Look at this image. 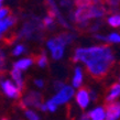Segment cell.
I'll return each mask as SVG.
<instances>
[{
	"mask_svg": "<svg viewBox=\"0 0 120 120\" xmlns=\"http://www.w3.org/2000/svg\"><path fill=\"white\" fill-rule=\"evenodd\" d=\"M113 61H115V58H113L112 52L94 58L86 64L88 73L90 74L95 79H101L109 72L110 67L113 64Z\"/></svg>",
	"mask_w": 120,
	"mask_h": 120,
	"instance_id": "cell-1",
	"label": "cell"
},
{
	"mask_svg": "<svg viewBox=\"0 0 120 120\" xmlns=\"http://www.w3.org/2000/svg\"><path fill=\"white\" fill-rule=\"evenodd\" d=\"M111 50L108 45H97V46H91L87 49H83V47H78L75 50V55L73 57L74 62H80L87 64L90 62L91 60L96 57H99L101 55H106L110 53Z\"/></svg>",
	"mask_w": 120,
	"mask_h": 120,
	"instance_id": "cell-2",
	"label": "cell"
},
{
	"mask_svg": "<svg viewBox=\"0 0 120 120\" xmlns=\"http://www.w3.org/2000/svg\"><path fill=\"white\" fill-rule=\"evenodd\" d=\"M41 29H42V26H41L39 19L30 20V21L24 23L21 32L19 34V38H21V39H30V38H32L33 33L37 32V31H39Z\"/></svg>",
	"mask_w": 120,
	"mask_h": 120,
	"instance_id": "cell-3",
	"label": "cell"
},
{
	"mask_svg": "<svg viewBox=\"0 0 120 120\" xmlns=\"http://www.w3.org/2000/svg\"><path fill=\"white\" fill-rule=\"evenodd\" d=\"M73 95H74L73 88L69 87V86H65V87H63L62 89L60 90V93H58L57 95H55L52 100H53L56 105H62V104H65Z\"/></svg>",
	"mask_w": 120,
	"mask_h": 120,
	"instance_id": "cell-4",
	"label": "cell"
},
{
	"mask_svg": "<svg viewBox=\"0 0 120 120\" xmlns=\"http://www.w3.org/2000/svg\"><path fill=\"white\" fill-rule=\"evenodd\" d=\"M1 87H2V90L4 91V94L7 95L8 97H10V98H19V97H21V90L15 87L10 80L1 82Z\"/></svg>",
	"mask_w": 120,
	"mask_h": 120,
	"instance_id": "cell-5",
	"label": "cell"
},
{
	"mask_svg": "<svg viewBox=\"0 0 120 120\" xmlns=\"http://www.w3.org/2000/svg\"><path fill=\"white\" fill-rule=\"evenodd\" d=\"M42 101H43V96L38 91H31L26 98L23 99V102L26 106H32V107H35L38 109L42 105Z\"/></svg>",
	"mask_w": 120,
	"mask_h": 120,
	"instance_id": "cell-6",
	"label": "cell"
},
{
	"mask_svg": "<svg viewBox=\"0 0 120 120\" xmlns=\"http://www.w3.org/2000/svg\"><path fill=\"white\" fill-rule=\"evenodd\" d=\"M120 117V101L112 102L106 106V119L115 120Z\"/></svg>",
	"mask_w": 120,
	"mask_h": 120,
	"instance_id": "cell-7",
	"label": "cell"
},
{
	"mask_svg": "<svg viewBox=\"0 0 120 120\" xmlns=\"http://www.w3.org/2000/svg\"><path fill=\"white\" fill-rule=\"evenodd\" d=\"M89 91H90L89 89L83 87L80 88L76 95V101L82 109H85L89 104V94H90Z\"/></svg>",
	"mask_w": 120,
	"mask_h": 120,
	"instance_id": "cell-8",
	"label": "cell"
},
{
	"mask_svg": "<svg viewBox=\"0 0 120 120\" xmlns=\"http://www.w3.org/2000/svg\"><path fill=\"white\" fill-rule=\"evenodd\" d=\"M11 76H12V78H13L15 82L17 83V86H18L19 89H20V90H23V88H24V83H23V80H22L20 68L13 66V69L11 71Z\"/></svg>",
	"mask_w": 120,
	"mask_h": 120,
	"instance_id": "cell-9",
	"label": "cell"
},
{
	"mask_svg": "<svg viewBox=\"0 0 120 120\" xmlns=\"http://www.w3.org/2000/svg\"><path fill=\"white\" fill-rule=\"evenodd\" d=\"M15 23V18L12 17V15L6 18L4 20H0V35L7 30L9 26H13Z\"/></svg>",
	"mask_w": 120,
	"mask_h": 120,
	"instance_id": "cell-10",
	"label": "cell"
},
{
	"mask_svg": "<svg viewBox=\"0 0 120 120\" xmlns=\"http://www.w3.org/2000/svg\"><path fill=\"white\" fill-rule=\"evenodd\" d=\"M88 116L90 119H94V120H102L106 118V115H105V110L104 108L101 107H98L96 108L95 110H91L88 112Z\"/></svg>",
	"mask_w": 120,
	"mask_h": 120,
	"instance_id": "cell-11",
	"label": "cell"
},
{
	"mask_svg": "<svg viewBox=\"0 0 120 120\" xmlns=\"http://www.w3.org/2000/svg\"><path fill=\"white\" fill-rule=\"evenodd\" d=\"M101 0H75V6L77 8H87L91 6H96V4H100Z\"/></svg>",
	"mask_w": 120,
	"mask_h": 120,
	"instance_id": "cell-12",
	"label": "cell"
},
{
	"mask_svg": "<svg viewBox=\"0 0 120 120\" xmlns=\"http://www.w3.org/2000/svg\"><path fill=\"white\" fill-rule=\"evenodd\" d=\"M119 96H120V84H113L111 88H110V94L108 95L106 100L108 102H111Z\"/></svg>",
	"mask_w": 120,
	"mask_h": 120,
	"instance_id": "cell-13",
	"label": "cell"
},
{
	"mask_svg": "<svg viewBox=\"0 0 120 120\" xmlns=\"http://www.w3.org/2000/svg\"><path fill=\"white\" fill-rule=\"evenodd\" d=\"M83 82V75H82V68L76 67L75 68V76L73 78V85L74 87H79Z\"/></svg>",
	"mask_w": 120,
	"mask_h": 120,
	"instance_id": "cell-14",
	"label": "cell"
},
{
	"mask_svg": "<svg viewBox=\"0 0 120 120\" xmlns=\"http://www.w3.org/2000/svg\"><path fill=\"white\" fill-rule=\"evenodd\" d=\"M31 64H32V60L24 58V60H20L19 62L15 63L13 66H15V67H18V68H20V69H26Z\"/></svg>",
	"mask_w": 120,
	"mask_h": 120,
	"instance_id": "cell-15",
	"label": "cell"
},
{
	"mask_svg": "<svg viewBox=\"0 0 120 120\" xmlns=\"http://www.w3.org/2000/svg\"><path fill=\"white\" fill-rule=\"evenodd\" d=\"M52 56L54 60H60L63 56V52H64V46H56L52 49Z\"/></svg>",
	"mask_w": 120,
	"mask_h": 120,
	"instance_id": "cell-16",
	"label": "cell"
},
{
	"mask_svg": "<svg viewBox=\"0 0 120 120\" xmlns=\"http://www.w3.org/2000/svg\"><path fill=\"white\" fill-rule=\"evenodd\" d=\"M108 23L113 28L120 26V15H115L108 19Z\"/></svg>",
	"mask_w": 120,
	"mask_h": 120,
	"instance_id": "cell-17",
	"label": "cell"
},
{
	"mask_svg": "<svg viewBox=\"0 0 120 120\" xmlns=\"http://www.w3.org/2000/svg\"><path fill=\"white\" fill-rule=\"evenodd\" d=\"M37 64L40 67H44V66H46L47 64V57L45 56V54H42V55H39L37 57Z\"/></svg>",
	"mask_w": 120,
	"mask_h": 120,
	"instance_id": "cell-18",
	"label": "cell"
},
{
	"mask_svg": "<svg viewBox=\"0 0 120 120\" xmlns=\"http://www.w3.org/2000/svg\"><path fill=\"white\" fill-rule=\"evenodd\" d=\"M6 72V57H4V52L0 49V74Z\"/></svg>",
	"mask_w": 120,
	"mask_h": 120,
	"instance_id": "cell-19",
	"label": "cell"
},
{
	"mask_svg": "<svg viewBox=\"0 0 120 120\" xmlns=\"http://www.w3.org/2000/svg\"><path fill=\"white\" fill-rule=\"evenodd\" d=\"M53 24H54V18H52L50 15L43 20V26H45V28L52 29V28H53Z\"/></svg>",
	"mask_w": 120,
	"mask_h": 120,
	"instance_id": "cell-20",
	"label": "cell"
},
{
	"mask_svg": "<svg viewBox=\"0 0 120 120\" xmlns=\"http://www.w3.org/2000/svg\"><path fill=\"white\" fill-rule=\"evenodd\" d=\"M108 38H109V42H112V43H119L120 42V35L117 33H111Z\"/></svg>",
	"mask_w": 120,
	"mask_h": 120,
	"instance_id": "cell-21",
	"label": "cell"
},
{
	"mask_svg": "<svg viewBox=\"0 0 120 120\" xmlns=\"http://www.w3.org/2000/svg\"><path fill=\"white\" fill-rule=\"evenodd\" d=\"M46 106H47V110H50V111H52V112H54L55 110H56V104H55L53 100H49L47 101V104H46Z\"/></svg>",
	"mask_w": 120,
	"mask_h": 120,
	"instance_id": "cell-22",
	"label": "cell"
},
{
	"mask_svg": "<svg viewBox=\"0 0 120 120\" xmlns=\"http://www.w3.org/2000/svg\"><path fill=\"white\" fill-rule=\"evenodd\" d=\"M105 2H107L111 8H118L120 6V0H105Z\"/></svg>",
	"mask_w": 120,
	"mask_h": 120,
	"instance_id": "cell-23",
	"label": "cell"
},
{
	"mask_svg": "<svg viewBox=\"0 0 120 120\" xmlns=\"http://www.w3.org/2000/svg\"><path fill=\"white\" fill-rule=\"evenodd\" d=\"M26 116L29 118V119H32V120H38L39 119V116H38L35 112L33 111H30V110H26Z\"/></svg>",
	"mask_w": 120,
	"mask_h": 120,
	"instance_id": "cell-24",
	"label": "cell"
},
{
	"mask_svg": "<svg viewBox=\"0 0 120 120\" xmlns=\"http://www.w3.org/2000/svg\"><path fill=\"white\" fill-rule=\"evenodd\" d=\"M23 51H24V46H23V45H18V46H17L15 50H13L12 54L15 55V56H18V55H20Z\"/></svg>",
	"mask_w": 120,
	"mask_h": 120,
	"instance_id": "cell-25",
	"label": "cell"
},
{
	"mask_svg": "<svg viewBox=\"0 0 120 120\" xmlns=\"http://www.w3.org/2000/svg\"><path fill=\"white\" fill-rule=\"evenodd\" d=\"M63 87H65V85H64V83L63 82H55L54 83V89L55 90H61Z\"/></svg>",
	"mask_w": 120,
	"mask_h": 120,
	"instance_id": "cell-26",
	"label": "cell"
},
{
	"mask_svg": "<svg viewBox=\"0 0 120 120\" xmlns=\"http://www.w3.org/2000/svg\"><path fill=\"white\" fill-rule=\"evenodd\" d=\"M8 13H9V9L8 8H1L0 9V20L2 18H4Z\"/></svg>",
	"mask_w": 120,
	"mask_h": 120,
	"instance_id": "cell-27",
	"label": "cell"
},
{
	"mask_svg": "<svg viewBox=\"0 0 120 120\" xmlns=\"http://www.w3.org/2000/svg\"><path fill=\"white\" fill-rule=\"evenodd\" d=\"M94 38H96V39H98V40H102V41H105V42H109V38H105V37H102V35H99V34H95Z\"/></svg>",
	"mask_w": 120,
	"mask_h": 120,
	"instance_id": "cell-28",
	"label": "cell"
},
{
	"mask_svg": "<svg viewBox=\"0 0 120 120\" xmlns=\"http://www.w3.org/2000/svg\"><path fill=\"white\" fill-rule=\"evenodd\" d=\"M71 1L69 0H61V6L62 7H69Z\"/></svg>",
	"mask_w": 120,
	"mask_h": 120,
	"instance_id": "cell-29",
	"label": "cell"
},
{
	"mask_svg": "<svg viewBox=\"0 0 120 120\" xmlns=\"http://www.w3.org/2000/svg\"><path fill=\"white\" fill-rule=\"evenodd\" d=\"M34 84L37 85L38 87H43V85H44L43 80H41V79H37V80H34Z\"/></svg>",
	"mask_w": 120,
	"mask_h": 120,
	"instance_id": "cell-30",
	"label": "cell"
},
{
	"mask_svg": "<svg viewBox=\"0 0 120 120\" xmlns=\"http://www.w3.org/2000/svg\"><path fill=\"white\" fill-rule=\"evenodd\" d=\"M0 6H1V1H0Z\"/></svg>",
	"mask_w": 120,
	"mask_h": 120,
	"instance_id": "cell-31",
	"label": "cell"
},
{
	"mask_svg": "<svg viewBox=\"0 0 120 120\" xmlns=\"http://www.w3.org/2000/svg\"><path fill=\"white\" fill-rule=\"evenodd\" d=\"M0 1H2V0H0Z\"/></svg>",
	"mask_w": 120,
	"mask_h": 120,
	"instance_id": "cell-32",
	"label": "cell"
}]
</instances>
